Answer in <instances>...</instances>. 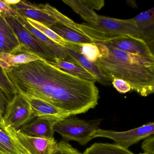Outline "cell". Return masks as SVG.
I'll list each match as a JSON object with an SVG mask.
<instances>
[{"mask_svg":"<svg viewBox=\"0 0 154 154\" xmlns=\"http://www.w3.org/2000/svg\"><path fill=\"white\" fill-rule=\"evenodd\" d=\"M11 7L24 18L30 19L48 27L57 22L55 19L45 12L41 4L38 5L27 1H20Z\"/></svg>","mask_w":154,"mask_h":154,"instance_id":"cell-10","label":"cell"},{"mask_svg":"<svg viewBox=\"0 0 154 154\" xmlns=\"http://www.w3.org/2000/svg\"><path fill=\"white\" fill-rule=\"evenodd\" d=\"M83 3L91 9L100 10L104 6L103 0H82Z\"/></svg>","mask_w":154,"mask_h":154,"instance_id":"cell-30","label":"cell"},{"mask_svg":"<svg viewBox=\"0 0 154 154\" xmlns=\"http://www.w3.org/2000/svg\"><path fill=\"white\" fill-rule=\"evenodd\" d=\"M99 121H86L71 116L57 122L54 126V132L63 137L65 142L77 141L85 145L93 139V135L99 129Z\"/></svg>","mask_w":154,"mask_h":154,"instance_id":"cell-4","label":"cell"},{"mask_svg":"<svg viewBox=\"0 0 154 154\" xmlns=\"http://www.w3.org/2000/svg\"><path fill=\"white\" fill-rule=\"evenodd\" d=\"M52 154H83L64 141L57 143Z\"/></svg>","mask_w":154,"mask_h":154,"instance_id":"cell-27","label":"cell"},{"mask_svg":"<svg viewBox=\"0 0 154 154\" xmlns=\"http://www.w3.org/2000/svg\"><path fill=\"white\" fill-rule=\"evenodd\" d=\"M111 82L113 87L120 93H126L131 90L130 85L124 80L114 78Z\"/></svg>","mask_w":154,"mask_h":154,"instance_id":"cell-28","label":"cell"},{"mask_svg":"<svg viewBox=\"0 0 154 154\" xmlns=\"http://www.w3.org/2000/svg\"><path fill=\"white\" fill-rule=\"evenodd\" d=\"M52 64L74 76L86 81L96 82V79L91 74L77 65L57 58H55L54 62Z\"/></svg>","mask_w":154,"mask_h":154,"instance_id":"cell-20","label":"cell"},{"mask_svg":"<svg viewBox=\"0 0 154 154\" xmlns=\"http://www.w3.org/2000/svg\"><path fill=\"white\" fill-rule=\"evenodd\" d=\"M25 52L12 29L0 13V53Z\"/></svg>","mask_w":154,"mask_h":154,"instance_id":"cell-14","label":"cell"},{"mask_svg":"<svg viewBox=\"0 0 154 154\" xmlns=\"http://www.w3.org/2000/svg\"><path fill=\"white\" fill-rule=\"evenodd\" d=\"M145 154V153H142V154Z\"/></svg>","mask_w":154,"mask_h":154,"instance_id":"cell-36","label":"cell"},{"mask_svg":"<svg viewBox=\"0 0 154 154\" xmlns=\"http://www.w3.org/2000/svg\"><path fill=\"white\" fill-rule=\"evenodd\" d=\"M3 15L17 35L25 52L37 56L42 60L47 61L51 63L54 62V57L35 38L20 22L13 17L5 14H3Z\"/></svg>","mask_w":154,"mask_h":154,"instance_id":"cell-7","label":"cell"},{"mask_svg":"<svg viewBox=\"0 0 154 154\" xmlns=\"http://www.w3.org/2000/svg\"><path fill=\"white\" fill-rule=\"evenodd\" d=\"M41 5L45 12L55 19L57 22L61 23L77 32L82 34L77 27V24L74 22L72 20L63 15L62 13L59 12L54 7H52L48 3H46L45 5Z\"/></svg>","mask_w":154,"mask_h":154,"instance_id":"cell-24","label":"cell"},{"mask_svg":"<svg viewBox=\"0 0 154 154\" xmlns=\"http://www.w3.org/2000/svg\"><path fill=\"white\" fill-rule=\"evenodd\" d=\"M0 89L5 94L9 102L17 94L15 86L8 77L5 70L0 66Z\"/></svg>","mask_w":154,"mask_h":154,"instance_id":"cell-26","label":"cell"},{"mask_svg":"<svg viewBox=\"0 0 154 154\" xmlns=\"http://www.w3.org/2000/svg\"><path fill=\"white\" fill-rule=\"evenodd\" d=\"M0 13L11 17H16L17 13L11 7L6 4L3 1H0Z\"/></svg>","mask_w":154,"mask_h":154,"instance_id":"cell-31","label":"cell"},{"mask_svg":"<svg viewBox=\"0 0 154 154\" xmlns=\"http://www.w3.org/2000/svg\"><path fill=\"white\" fill-rule=\"evenodd\" d=\"M133 19L140 30L142 32V40L146 42L152 53H154V8L138 14Z\"/></svg>","mask_w":154,"mask_h":154,"instance_id":"cell-16","label":"cell"},{"mask_svg":"<svg viewBox=\"0 0 154 154\" xmlns=\"http://www.w3.org/2000/svg\"><path fill=\"white\" fill-rule=\"evenodd\" d=\"M0 154H6V153H4V152H2V151H0Z\"/></svg>","mask_w":154,"mask_h":154,"instance_id":"cell-35","label":"cell"},{"mask_svg":"<svg viewBox=\"0 0 154 154\" xmlns=\"http://www.w3.org/2000/svg\"><path fill=\"white\" fill-rule=\"evenodd\" d=\"M9 101L3 91L0 89V121L4 115Z\"/></svg>","mask_w":154,"mask_h":154,"instance_id":"cell-32","label":"cell"},{"mask_svg":"<svg viewBox=\"0 0 154 154\" xmlns=\"http://www.w3.org/2000/svg\"><path fill=\"white\" fill-rule=\"evenodd\" d=\"M95 43H101L128 54L154 59V53L145 41L131 36H120L99 39Z\"/></svg>","mask_w":154,"mask_h":154,"instance_id":"cell-8","label":"cell"},{"mask_svg":"<svg viewBox=\"0 0 154 154\" xmlns=\"http://www.w3.org/2000/svg\"><path fill=\"white\" fill-rule=\"evenodd\" d=\"M24 97L31 106L35 117L58 122L71 116L61 109L45 101L32 97Z\"/></svg>","mask_w":154,"mask_h":154,"instance_id":"cell-12","label":"cell"},{"mask_svg":"<svg viewBox=\"0 0 154 154\" xmlns=\"http://www.w3.org/2000/svg\"><path fill=\"white\" fill-rule=\"evenodd\" d=\"M127 2H128V4L131 7H132V8H137V3H136V2L134 1H127Z\"/></svg>","mask_w":154,"mask_h":154,"instance_id":"cell-34","label":"cell"},{"mask_svg":"<svg viewBox=\"0 0 154 154\" xmlns=\"http://www.w3.org/2000/svg\"><path fill=\"white\" fill-rule=\"evenodd\" d=\"M35 118L29 103L17 94L9 102L1 122L5 128L19 130Z\"/></svg>","mask_w":154,"mask_h":154,"instance_id":"cell-5","label":"cell"},{"mask_svg":"<svg viewBox=\"0 0 154 154\" xmlns=\"http://www.w3.org/2000/svg\"><path fill=\"white\" fill-rule=\"evenodd\" d=\"M0 151L8 154H29L7 131L1 121Z\"/></svg>","mask_w":154,"mask_h":154,"instance_id":"cell-18","label":"cell"},{"mask_svg":"<svg viewBox=\"0 0 154 154\" xmlns=\"http://www.w3.org/2000/svg\"><path fill=\"white\" fill-rule=\"evenodd\" d=\"M48 28L67 41L79 44H93L91 40L85 35L58 22H57Z\"/></svg>","mask_w":154,"mask_h":154,"instance_id":"cell-19","label":"cell"},{"mask_svg":"<svg viewBox=\"0 0 154 154\" xmlns=\"http://www.w3.org/2000/svg\"><path fill=\"white\" fill-rule=\"evenodd\" d=\"M3 1L9 6H12L18 3L20 1V0H15V1H14V0H11H11H4Z\"/></svg>","mask_w":154,"mask_h":154,"instance_id":"cell-33","label":"cell"},{"mask_svg":"<svg viewBox=\"0 0 154 154\" xmlns=\"http://www.w3.org/2000/svg\"><path fill=\"white\" fill-rule=\"evenodd\" d=\"M41 59L37 56L27 52H20L16 54L0 53V66L4 70L18 65L28 63Z\"/></svg>","mask_w":154,"mask_h":154,"instance_id":"cell-17","label":"cell"},{"mask_svg":"<svg viewBox=\"0 0 154 154\" xmlns=\"http://www.w3.org/2000/svg\"><path fill=\"white\" fill-rule=\"evenodd\" d=\"M65 46L68 47L78 51L90 62L94 63H96L99 59V50L96 45L94 44H79L70 42Z\"/></svg>","mask_w":154,"mask_h":154,"instance_id":"cell-23","label":"cell"},{"mask_svg":"<svg viewBox=\"0 0 154 154\" xmlns=\"http://www.w3.org/2000/svg\"><path fill=\"white\" fill-rule=\"evenodd\" d=\"M68 56L71 58L70 63L77 65L91 74L96 80L103 85H110L111 82L106 78L101 70L95 63L90 62L85 57L67 46L63 47Z\"/></svg>","mask_w":154,"mask_h":154,"instance_id":"cell-15","label":"cell"},{"mask_svg":"<svg viewBox=\"0 0 154 154\" xmlns=\"http://www.w3.org/2000/svg\"><path fill=\"white\" fill-rule=\"evenodd\" d=\"M154 134V122L144 124L138 128L124 131L98 129L93 135V138L106 137L114 140V144L126 149L132 145Z\"/></svg>","mask_w":154,"mask_h":154,"instance_id":"cell-6","label":"cell"},{"mask_svg":"<svg viewBox=\"0 0 154 154\" xmlns=\"http://www.w3.org/2000/svg\"><path fill=\"white\" fill-rule=\"evenodd\" d=\"M4 70L17 94L45 101L70 116L85 113L98 104L95 82L72 75L45 60Z\"/></svg>","mask_w":154,"mask_h":154,"instance_id":"cell-1","label":"cell"},{"mask_svg":"<svg viewBox=\"0 0 154 154\" xmlns=\"http://www.w3.org/2000/svg\"><path fill=\"white\" fill-rule=\"evenodd\" d=\"M14 18L20 22L55 58L68 62L69 56L63 47L55 43L37 29L32 26L27 22L26 19L20 16L19 14Z\"/></svg>","mask_w":154,"mask_h":154,"instance_id":"cell-11","label":"cell"},{"mask_svg":"<svg viewBox=\"0 0 154 154\" xmlns=\"http://www.w3.org/2000/svg\"><path fill=\"white\" fill-rule=\"evenodd\" d=\"M5 128L29 154H52L57 145L54 138L48 139L30 137L24 135L19 130Z\"/></svg>","mask_w":154,"mask_h":154,"instance_id":"cell-9","label":"cell"},{"mask_svg":"<svg viewBox=\"0 0 154 154\" xmlns=\"http://www.w3.org/2000/svg\"><path fill=\"white\" fill-rule=\"evenodd\" d=\"M77 27L93 44L101 38L120 36H131L141 39L143 38L142 32L133 18L121 20L99 15L94 24H77Z\"/></svg>","mask_w":154,"mask_h":154,"instance_id":"cell-3","label":"cell"},{"mask_svg":"<svg viewBox=\"0 0 154 154\" xmlns=\"http://www.w3.org/2000/svg\"><path fill=\"white\" fill-rule=\"evenodd\" d=\"M107 46L109 54L94 63L106 78L124 80L131 90L146 97L154 92V60L144 58Z\"/></svg>","mask_w":154,"mask_h":154,"instance_id":"cell-2","label":"cell"},{"mask_svg":"<svg viewBox=\"0 0 154 154\" xmlns=\"http://www.w3.org/2000/svg\"><path fill=\"white\" fill-rule=\"evenodd\" d=\"M83 154H135L115 144L95 143L87 148Z\"/></svg>","mask_w":154,"mask_h":154,"instance_id":"cell-21","label":"cell"},{"mask_svg":"<svg viewBox=\"0 0 154 154\" xmlns=\"http://www.w3.org/2000/svg\"><path fill=\"white\" fill-rule=\"evenodd\" d=\"M144 153L154 154V136L151 135L145 139L141 145Z\"/></svg>","mask_w":154,"mask_h":154,"instance_id":"cell-29","label":"cell"},{"mask_svg":"<svg viewBox=\"0 0 154 154\" xmlns=\"http://www.w3.org/2000/svg\"><path fill=\"white\" fill-rule=\"evenodd\" d=\"M57 122L52 120L35 117L19 130L26 136L52 139L54 138V126Z\"/></svg>","mask_w":154,"mask_h":154,"instance_id":"cell-13","label":"cell"},{"mask_svg":"<svg viewBox=\"0 0 154 154\" xmlns=\"http://www.w3.org/2000/svg\"><path fill=\"white\" fill-rule=\"evenodd\" d=\"M26 19L32 26L37 29L38 30H39L52 41L63 47V48L66 45L70 43V41L65 40L57 34L55 32L49 28L48 27L30 19L27 18Z\"/></svg>","mask_w":154,"mask_h":154,"instance_id":"cell-25","label":"cell"},{"mask_svg":"<svg viewBox=\"0 0 154 154\" xmlns=\"http://www.w3.org/2000/svg\"><path fill=\"white\" fill-rule=\"evenodd\" d=\"M63 2L80 15L81 18L88 24H94L97 20L99 15L84 4L82 0H66Z\"/></svg>","mask_w":154,"mask_h":154,"instance_id":"cell-22","label":"cell"}]
</instances>
